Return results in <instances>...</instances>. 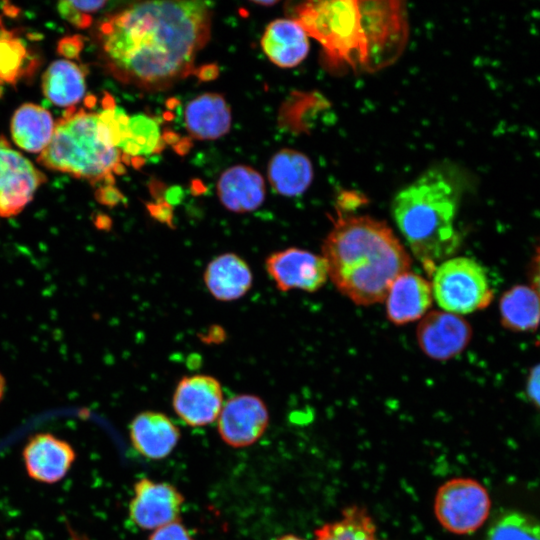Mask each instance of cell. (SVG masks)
I'll use <instances>...</instances> for the list:
<instances>
[{"label":"cell","instance_id":"obj_1","mask_svg":"<svg viewBox=\"0 0 540 540\" xmlns=\"http://www.w3.org/2000/svg\"><path fill=\"white\" fill-rule=\"evenodd\" d=\"M212 9L203 1H145L113 14L98 28L107 69L146 90L185 78L211 34Z\"/></svg>","mask_w":540,"mask_h":540},{"label":"cell","instance_id":"obj_2","mask_svg":"<svg viewBox=\"0 0 540 540\" xmlns=\"http://www.w3.org/2000/svg\"><path fill=\"white\" fill-rule=\"evenodd\" d=\"M293 19L321 45L330 64L354 70L389 64L407 35L398 1H308L295 8Z\"/></svg>","mask_w":540,"mask_h":540},{"label":"cell","instance_id":"obj_3","mask_svg":"<svg viewBox=\"0 0 540 540\" xmlns=\"http://www.w3.org/2000/svg\"><path fill=\"white\" fill-rule=\"evenodd\" d=\"M322 256L337 290L361 306L385 300L393 281L412 263L386 222L359 215L338 216L323 241Z\"/></svg>","mask_w":540,"mask_h":540},{"label":"cell","instance_id":"obj_4","mask_svg":"<svg viewBox=\"0 0 540 540\" xmlns=\"http://www.w3.org/2000/svg\"><path fill=\"white\" fill-rule=\"evenodd\" d=\"M457 191L441 171L427 170L402 188L392 202L394 221L412 254L432 276L457 249Z\"/></svg>","mask_w":540,"mask_h":540},{"label":"cell","instance_id":"obj_5","mask_svg":"<svg viewBox=\"0 0 540 540\" xmlns=\"http://www.w3.org/2000/svg\"><path fill=\"white\" fill-rule=\"evenodd\" d=\"M128 118L119 108L102 112L70 108L55 123L52 139L38 162L91 183L112 181L121 163L118 143Z\"/></svg>","mask_w":540,"mask_h":540},{"label":"cell","instance_id":"obj_6","mask_svg":"<svg viewBox=\"0 0 540 540\" xmlns=\"http://www.w3.org/2000/svg\"><path fill=\"white\" fill-rule=\"evenodd\" d=\"M431 277L433 296L444 311L468 314L486 308L493 299L485 269L472 258H448Z\"/></svg>","mask_w":540,"mask_h":540},{"label":"cell","instance_id":"obj_7","mask_svg":"<svg viewBox=\"0 0 540 540\" xmlns=\"http://www.w3.org/2000/svg\"><path fill=\"white\" fill-rule=\"evenodd\" d=\"M491 508L486 488L472 478L444 482L434 499V514L440 525L453 534H469L480 528Z\"/></svg>","mask_w":540,"mask_h":540},{"label":"cell","instance_id":"obj_8","mask_svg":"<svg viewBox=\"0 0 540 540\" xmlns=\"http://www.w3.org/2000/svg\"><path fill=\"white\" fill-rule=\"evenodd\" d=\"M45 181L44 173L0 137V217L19 214Z\"/></svg>","mask_w":540,"mask_h":540},{"label":"cell","instance_id":"obj_9","mask_svg":"<svg viewBox=\"0 0 540 540\" xmlns=\"http://www.w3.org/2000/svg\"><path fill=\"white\" fill-rule=\"evenodd\" d=\"M265 269L280 291L319 290L328 278L325 259L308 250L290 247L271 253Z\"/></svg>","mask_w":540,"mask_h":540},{"label":"cell","instance_id":"obj_10","mask_svg":"<svg viewBox=\"0 0 540 540\" xmlns=\"http://www.w3.org/2000/svg\"><path fill=\"white\" fill-rule=\"evenodd\" d=\"M269 412L264 401L252 394L228 399L217 419L221 439L229 446L243 448L257 442L265 433Z\"/></svg>","mask_w":540,"mask_h":540},{"label":"cell","instance_id":"obj_11","mask_svg":"<svg viewBox=\"0 0 540 540\" xmlns=\"http://www.w3.org/2000/svg\"><path fill=\"white\" fill-rule=\"evenodd\" d=\"M129 517L144 530H156L179 519L184 503L182 493L172 484L141 478L133 487Z\"/></svg>","mask_w":540,"mask_h":540},{"label":"cell","instance_id":"obj_12","mask_svg":"<svg viewBox=\"0 0 540 540\" xmlns=\"http://www.w3.org/2000/svg\"><path fill=\"white\" fill-rule=\"evenodd\" d=\"M223 404L220 382L202 374L183 377L172 398L175 413L191 427H203L215 422Z\"/></svg>","mask_w":540,"mask_h":540},{"label":"cell","instance_id":"obj_13","mask_svg":"<svg viewBox=\"0 0 540 540\" xmlns=\"http://www.w3.org/2000/svg\"><path fill=\"white\" fill-rule=\"evenodd\" d=\"M416 337L425 355L433 360L446 361L467 347L472 337V329L460 315L434 310L421 319Z\"/></svg>","mask_w":540,"mask_h":540},{"label":"cell","instance_id":"obj_14","mask_svg":"<svg viewBox=\"0 0 540 540\" xmlns=\"http://www.w3.org/2000/svg\"><path fill=\"white\" fill-rule=\"evenodd\" d=\"M76 459L74 448L51 433L32 436L23 449V460L29 477L53 484L62 480Z\"/></svg>","mask_w":540,"mask_h":540},{"label":"cell","instance_id":"obj_15","mask_svg":"<svg viewBox=\"0 0 540 540\" xmlns=\"http://www.w3.org/2000/svg\"><path fill=\"white\" fill-rule=\"evenodd\" d=\"M433 301L431 284L421 275L406 271L391 284L385 297L386 315L395 325L423 318Z\"/></svg>","mask_w":540,"mask_h":540},{"label":"cell","instance_id":"obj_16","mask_svg":"<svg viewBox=\"0 0 540 540\" xmlns=\"http://www.w3.org/2000/svg\"><path fill=\"white\" fill-rule=\"evenodd\" d=\"M221 204L229 211L247 213L258 209L266 196V184L254 168L238 164L224 170L216 184Z\"/></svg>","mask_w":540,"mask_h":540},{"label":"cell","instance_id":"obj_17","mask_svg":"<svg viewBox=\"0 0 540 540\" xmlns=\"http://www.w3.org/2000/svg\"><path fill=\"white\" fill-rule=\"evenodd\" d=\"M133 448L143 457L160 460L171 454L180 440V430L161 412L143 411L129 425Z\"/></svg>","mask_w":540,"mask_h":540},{"label":"cell","instance_id":"obj_18","mask_svg":"<svg viewBox=\"0 0 540 540\" xmlns=\"http://www.w3.org/2000/svg\"><path fill=\"white\" fill-rule=\"evenodd\" d=\"M261 47L273 64L281 68H292L307 57L309 36L297 20L278 18L266 26Z\"/></svg>","mask_w":540,"mask_h":540},{"label":"cell","instance_id":"obj_19","mask_svg":"<svg viewBox=\"0 0 540 540\" xmlns=\"http://www.w3.org/2000/svg\"><path fill=\"white\" fill-rule=\"evenodd\" d=\"M184 123L192 138L219 139L231 129V109L223 95L215 92L203 93L185 106Z\"/></svg>","mask_w":540,"mask_h":540},{"label":"cell","instance_id":"obj_20","mask_svg":"<svg viewBox=\"0 0 540 540\" xmlns=\"http://www.w3.org/2000/svg\"><path fill=\"white\" fill-rule=\"evenodd\" d=\"M204 283L210 294L220 301H233L243 297L253 283L247 262L235 253L214 257L206 266Z\"/></svg>","mask_w":540,"mask_h":540},{"label":"cell","instance_id":"obj_21","mask_svg":"<svg viewBox=\"0 0 540 540\" xmlns=\"http://www.w3.org/2000/svg\"><path fill=\"white\" fill-rule=\"evenodd\" d=\"M272 188L285 197L303 194L313 180V166L308 156L291 148L276 152L267 166Z\"/></svg>","mask_w":540,"mask_h":540},{"label":"cell","instance_id":"obj_22","mask_svg":"<svg viewBox=\"0 0 540 540\" xmlns=\"http://www.w3.org/2000/svg\"><path fill=\"white\" fill-rule=\"evenodd\" d=\"M10 127L17 146L27 152L41 153L52 139L55 123L47 109L26 103L15 111Z\"/></svg>","mask_w":540,"mask_h":540},{"label":"cell","instance_id":"obj_23","mask_svg":"<svg viewBox=\"0 0 540 540\" xmlns=\"http://www.w3.org/2000/svg\"><path fill=\"white\" fill-rule=\"evenodd\" d=\"M41 86L43 94L51 103L71 108L85 95V74L76 63L59 59L45 70Z\"/></svg>","mask_w":540,"mask_h":540},{"label":"cell","instance_id":"obj_24","mask_svg":"<svg viewBox=\"0 0 540 540\" xmlns=\"http://www.w3.org/2000/svg\"><path fill=\"white\" fill-rule=\"evenodd\" d=\"M499 310L502 325L512 331H532L540 324V297L531 286L517 285L507 290Z\"/></svg>","mask_w":540,"mask_h":540},{"label":"cell","instance_id":"obj_25","mask_svg":"<svg viewBox=\"0 0 540 540\" xmlns=\"http://www.w3.org/2000/svg\"><path fill=\"white\" fill-rule=\"evenodd\" d=\"M315 540H380L373 518L364 507H346L340 519L314 531Z\"/></svg>","mask_w":540,"mask_h":540},{"label":"cell","instance_id":"obj_26","mask_svg":"<svg viewBox=\"0 0 540 540\" xmlns=\"http://www.w3.org/2000/svg\"><path fill=\"white\" fill-rule=\"evenodd\" d=\"M161 145L162 136L158 121L145 114H136L128 118L118 148L121 153L130 156H145L158 151Z\"/></svg>","mask_w":540,"mask_h":540},{"label":"cell","instance_id":"obj_27","mask_svg":"<svg viewBox=\"0 0 540 540\" xmlns=\"http://www.w3.org/2000/svg\"><path fill=\"white\" fill-rule=\"evenodd\" d=\"M482 540H540V520L509 509L493 517Z\"/></svg>","mask_w":540,"mask_h":540},{"label":"cell","instance_id":"obj_28","mask_svg":"<svg viewBox=\"0 0 540 540\" xmlns=\"http://www.w3.org/2000/svg\"><path fill=\"white\" fill-rule=\"evenodd\" d=\"M27 51L20 39L0 31V80L15 83L28 69Z\"/></svg>","mask_w":540,"mask_h":540},{"label":"cell","instance_id":"obj_29","mask_svg":"<svg viewBox=\"0 0 540 540\" xmlns=\"http://www.w3.org/2000/svg\"><path fill=\"white\" fill-rule=\"evenodd\" d=\"M148 540H194V538L178 519L154 530Z\"/></svg>","mask_w":540,"mask_h":540},{"label":"cell","instance_id":"obj_30","mask_svg":"<svg viewBox=\"0 0 540 540\" xmlns=\"http://www.w3.org/2000/svg\"><path fill=\"white\" fill-rule=\"evenodd\" d=\"M59 14L70 24L78 28H86L92 22L90 15H85L75 9L69 1H62L57 4Z\"/></svg>","mask_w":540,"mask_h":540},{"label":"cell","instance_id":"obj_31","mask_svg":"<svg viewBox=\"0 0 540 540\" xmlns=\"http://www.w3.org/2000/svg\"><path fill=\"white\" fill-rule=\"evenodd\" d=\"M526 392L529 400L540 408V364L533 367L528 375Z\"/></svg>","mask_w":540,"mask_h":540},{"label":"cell","instance_id":"obj_32","mask_svg":"<svg viewBox=\"0 0 540 540\" xmlns=\"http://www.w3.org/2000/svg\"><path fill=\"white\" fill-rule=\"evenodd\" d=\"M531 287L540 297V242L537 244L529 266Z\"/></svg>","mask_w":540,"mask_h":540},{"label":"cell","instance_id":"obj_33","mask_svg":"<svg viewBox=\"0 0 540 540\" xmlns=\"http://www.w3.org/2000/svg\"><path fill=\"white\" fill-rule=\"evenodd\" d=\"M80 51V40L75 37L65 38L59 42L58 52L65 57H75Z\"/></svg>","mask_w":540,"mask_h":540},{"label":"cell","instance_id":"obj_34","mask_svg":"<svg viewBox=\"0 0 540 540\" xmlns=\"http://www.w3.org/2000/svg\"><path fill=\"white\" fill-rule=\"evenodd\" d=\"M70 4L79 12L90 15L101 10L106 4V1H69Z\"/></svg>","mask_w":540,"mask_h":540},{"label":"cell","instance_id":"obj_35","mask_svg":"<svg viewBox=\"0 0 540 540\" xmlns=\"http://www.w3.org/2000/svg\"><path fill=\"white\" fill-rule=\"evenodd\" d=\"M5 388H6L5 378L0 373V402H1L2 398H3V396H4Z\"/></svg>","mask_w":540,"mask_h":540},{"label":"cell","instance_id":"obj_36","mask_svg":"<svg viewBox=\"0 0 540 540\" xmlns=\"http://www.w3.org/2000/svg\"><path fill=\"white\" fill-rule=\"evenodd\" d=\"M275 540H304V539L293 534H287V535L280 536L276 538Z\"/></svg>","mask_w":540,"mask_h":540},{"label":"cell","instance_id":"obj_37","mask_svg":"<svg viewBox=\"0 0 540 540\" xmlns=\"http://www.w3.org/2000/svg\"><path fill=\"white\" fill-rule=\"evenodd\" d=\"M253 3L261 6H273L277 3V1H253Z\"/></svg>","mask_w":540,"mask_h":540}]
</instances>
